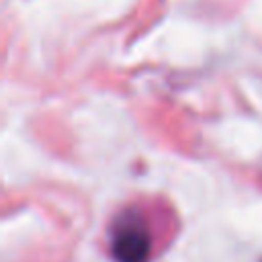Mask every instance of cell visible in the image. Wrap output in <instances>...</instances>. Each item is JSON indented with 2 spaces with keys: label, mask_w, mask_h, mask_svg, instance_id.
I'll list each match as a JSON object with an SVG mask.
<instances>
[{
  "label": "cell",
  "mask_w": 262,
  "mask_h": 262,
  "mask_svg": "<svg viewBox=\"0 0 262 262\" xmlns=\"http://www.w3.org/2000/svg\"><path fill=\"white\" fill-rule=\"evenodd\" d=\"M113 256L117 262H145L149 256V235L141 225H121L113 237Z\"/></svg>",
  "instance_id": "1"
}]
</instances>
